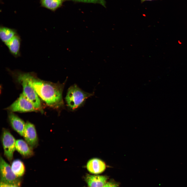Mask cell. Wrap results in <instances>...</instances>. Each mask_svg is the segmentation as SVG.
<instances>
[{
  "instance_id": "cell-1",
  "label": "cell",
  "mask_w": 187,
  "mask_h": 187,
  "mask_svg": "<svg viewBox=\"0 0 187 187\" xmlns=\"http://www.w3.org/2000/svg\"><path fill=\"white\" fill-rule=\"evenodd\" d=\"M21 73L48 106L57 109L64 107L62 94L66 81L63 84L54 83L39 79L33 72Z\"/></svg>"
},
{
  "instance_id": "cell-2",
  "label": "cell",
  "mask_w": 187,
  "mask_h": 187,
  "mask_svg": "<svg viewBox=\"0 0 187 187\" xmlns=\"http://www.w3.org/2000/svg\"><path fill=\"white\" fill-rule=\"evenodd\" d=\"M93 94L85 92L75 84L68 89L65 101L68 108L75 110L81 106L86 99L93 95Z\"/></svg>"
},
{
  "instance_id": "cell-3",
  "label": "cell",
  "mask_w": 187,
  "mask_h": 187,
  "mask_svg": "<svg viewBox=\"0 0 187 187\" xmlns=\"http://www.w3.org/2000/svg\"><path fill=\"white\" fill-rule=\"evenodd\" d=\"M17 77L18 81L21 84L23 88V93L32 103L38 111L43 112L41 103L38 95L34 88L29 84L27 80L22 75L21 72H13Z\"/></svg>"
},
{
  "instance_id": "cell-4",
  "label": "cell",
  "mask_w": 187,
  "mask_h": 187,
  "mask_svg": "<svg viewBox=\"0 0 187 187\" xmlns=\"http://www.w3.org/2000/svg\"><path fill=\"white\" fill-rule=\"evenodd\" d=\"M0 182L21 186V178L17 177L10 166L1 156L0 158Z\"/></svg>"
},
{
  "instance_id": "cell-5",
  "label": "cell",
  "mask_w": 187,
  "mask_h": 187,
  "mask_svg": "<svg viewBox=\"0 0 187 187\" xmlns=\"http://www.w3.org/2000/svg\"><path fill=\"white\" fill-rule=\"evenodd\" d=\"M1 140L4 155L11 163L12 161L14 152L16 150V141L8 129L5 128L2 129Z\"/></svg>"
},
{
  "instance_id": "cell-6",
  "label": "cell",
  "mask_w": 187,
  "mask_h": 187,
  "mask_svg": "<svg viewBox=\"0 0 187 187\" xmlns=\"http://www.w3.org/2000/svg\"><path fill=\"white\" fill-rule=\"evenodd\" d=\"M6 109L12 112L38 111L23 93L20 94L19 97L15 102Z\"/></svg>"
},
{
  "instance_id": "cell-7",
  "label": "cell",
  "mask_w": 187,
  "mask_h": 187,
  "mask_svg": "<svg viewBox=\"0 0 187 187\" xmlns=\"http://www.w3.org/2000/svg\"><path fill=\"white\" fill-rule=\"evenodd\" d=\"M23 136L25 141L32 148H36L38 144V138L34 125L30 122L25 123Z\"/></svg>"
},
{
  "instance_id": "cell-8",
  "label": "cell",
  "mask_w": 187,
  "mask_h": 187,
  "mask_svg": "<svg viewBox=\"0 0 187 187\" xmlns=\"http://www.w3.org/2000/svg\"><path fill=\"white\" fill-rule=\"evenodd\" d=\"M8 117L9 123L12 129L20 135L23 136L25 123L12 112L9 113Z\"/></svg>"
},
{
  "instance_id": "cell-9",
  "label": "cell",
  "mask_w": 187,
  "mask_h": 187,
  "mask_svg": "<svg viewBox=\"0 0 187 187\" xmlns=\"http://www.w3.org/2000/svg\"><path fill=\"white\" fill-rule=\"evenodd\" d=\"M105 163L101 159L94 158L91 159L88 162L86 168L90 173L98 174L103 172L106 168Z\"/></svg>"
},
{
  "instance_id": "cell-10",
  "label": "cell",
  "mask_w": 187,
  "mask_h": 187,
  "mask_svg": "<svg viewBox=\"0 0 187 187\" xmlns=\"http://www.w3.org/2000/svg\"><path fill=\"white\" fill-rule=\"evenodd\" d=\"M21 39L17 34L5 44L7 47L10 54L15 57L20 56Z\"/></svg>"
},
{
  "instance_id": "cell-11",
  "label": "cell",
  "mask_w": 187,
  "mask_h": 187,
  "mask_svg": "<svg viewBox=\"0 0 187 187\" xmlns=\"http://www.w3.org/2000/svg\"><path fill=\"white\" fill-rule=\"evenodd\" d=\"M16 150L24 158H29L33 156V148L25 141L22 139L17 140L15 144Z\"/></svg>"
},
{
  "instance_id": "cell-12",
  "label": "cell",
  "mask_w": 187,
  "mask_h": 187,
  "mask_svg": "<svg viewBox=\"0 0 187 187\" xmlns=\"http://www.w3.org/2000/svg\"><path fill=\"white\" fill-rule=\"evenodd\" d=\"M107 179L105 176L88 175L86 181L89 187H103L106 183Z\"/></svg>"
},
{
  "instance_id": "cell-13",
  "label": "cell",
  "mask_w": 187,
  "mask_h": 187,
  "mask_svg": "<svg viewBox=\"0 0 187 187\" xmlns=\"http://www.w3.org/2000/svg\"><path fill=\"white\" fill-rule=\"evenodd\" d=\"M15 29L1 25L0 27V38L4 44L17 34Z\"/></svg>"
},
{
  "instance_id": "cell-14",
  "label": "cell",
  "mask_w": 187,
  "mask_h": 187,
  "mask_svg": "<svg viewBox=\"0 0 187 187\" xmlns=\"http://www.w3.org/2000/svg\"><path fill=\"white\" fill-rule=\"evenodd\" d=\"M11 166L13 172L17 177L21 178L25 174V165L21 160L17 159L12 161Z\"/></svg>"
},
{
  "instance_id": "cell-15",
  "label": "cell",
  "mask_w": 187,
  "mask_h": 187,
  "mask_svg": "<svg viewBox=\"0 0 187 187\" xmlns=\"http://www.w3.org/2000/svg\"><path fill=\"white\" fill-rule=\"evenodd\" d=\"M64 0H41L42 6L52 11L60 6Z\"/></svg>"
},
{
  "instance_id": "cell-16",
  "label": "cell",
  "mask_w": 187,
  "mask_h": 187,
  "mask_svg": "<svg viewBox=\"0 0 187 187\" xmlns=\"http://www.w3.org/2000/svg\"><path fill=\"white\" fill-rule=\"evenodd\" d=\"M71 0L74 1L87 3H99L101 4L102 5L105 6V2L104 0Z\"/></svg>"
},
{
  "instance_id": "cell-17",
  "label": "cell",
  "mask_w": 187,
  "mask_h": 187,
  "mask_svg": "<svg viewBox=\"0 0 187 187\" xmlns=\"http://www.w3.org/2000/svg\"><path fill=\"white\" fill-rule=\"evenodd\" d=\"M0 187H20V186L13 184L0 182Z\"/></svg>"
},
{
  "instance_id": "cell-18",
  "label": "cell",
  "mask_w": 187,
  "mask_h": 187,
  "mask_svg": "<svg viewBox=\"0 0 187 187\" xmlns=\"http://www.w3.org/2000/svg\"><path fill=\"white\" fill-rule=\"evenodd\" d=\"M103 187H118L117 185L111 182L106 183Z\"/></svg>"
},
{
  "instance_id": "cell-19",
  "label": "cell",
  "mask_w": 187,
  "mask_h": 187,
  "mask_svg": "<svg viewBox=\"0 0 187 187\" xmlns=\"http://www.w3.org/2000/svg\"><path fill=\"white\" fill-rule=\"evenodd\" d=\"M143 0V1H146V0Z\"/></svg>"
}]
</instances>
